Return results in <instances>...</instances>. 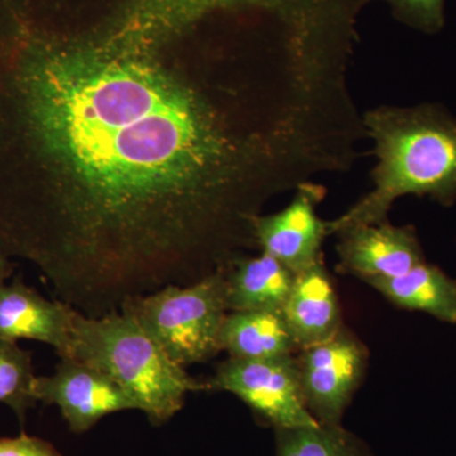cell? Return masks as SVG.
Here are the masks:
<instances>
[{
	"instance_id": "obj_11",
	"label": "cell",
	"mask_w": 456,
	"mask_h": 456,
	"mask_svg": "<svg viewBox=\"0 0 456 456\" xmlns=\"http://www.w3.org/2000/svg\"><path fill=\"white\" fill-rule=\"evenodd\" d=\"M281 314L302 350L340 331V305L323 260L297 273Z\"/></svg>"
},
{
	"instance_id": "obj_4",
	"label": "cell",
	"mask_w": 456,
	"mask_h": 456,
	"mask_svg": "<svg viewBox=\"0 0 456 456\" xmlns=\"http://www.w3.org/2000/svg\"><path fill=\"white\" fill-rule=\"evenodd\" d=\"M127 312L182 368L215 358L221 349V330L228 314L226 269L196 283L167 285L123 303Z\"/></svg>"
},
{
	"instance_id": "obj_13",
	"label": "cell",
	"mask_w": 456,
	"mask_h": 456,
	"mask_svg": "<svg viewBox=\"0 0 456 456\" xmlns=\"http://www.w3.org/2000/svg\"><path fill=\"white\" fill-rule=\"evenodd\" d=\"M365 281L398 307L456 323V279L426 261L398 277Z\"/></svg>"
},
{
	"instance_id": "obj_5",
	"label": "cell",
	"mask_w": 456,
	"mask_h": 456,
	"mask_svg": "<svg viewBox=\"0 0 456 456\" xmlns=\"http://www.w3.org/2000/svg\"><path fill=\"white\" fill-rule=\"evenodd\" d=\"M207 386L232 393L275 430L320 425L305 406L298 360L293 355L270 359L230 356Z\"/></svg>"
},
{
	"instance_id": "obj_18",
	"label": "cell",
	"mask_w": 456,
	"mask_h": 456,
	"mask_svg": "<svg viewBox=\"0 0 456 456\" xmlns=\"http://www.w3.org/2000/svg\"><path fill=\"white\" fill-rule=\"evenodd\" d=\"M0 456L62 455L49 441L22 432L14 437H0Z\"/></svg>"
},
{
	"instance_id": "obj_8",
	"label": "cell",
	"mask_w": 456,
	"mask_h": 456,
	"mask_svg": "<svg viewBox=\"0 0 456 456\" xmlns=\"http://www.w3.org/2000/svg\"><path fill=\"white\" fill-rule=\"evenodd\" d=\"M325 191L314 182L303 183L284 209L255 217V242L263 253L281 261L294 274L323 260L322 244L329 230L327 222L317 215V206Z\"/></svg>"
},
{
	"instance_id": "obj_14",
	"label": "cell",
	"mask_w": 456,
	"mask_h": 456,
	"mask_svg": "<svg viewBox=\"0 0 456 456\" xmlns=\"http://www.w3.org/2000/svg\"><path fill=\"white\" fill-rule=\"evenodd\" d=\"M221 349L231 358L270 359L298 349L283 314L269 311H231L221 330Z\"/></svg>"
},
{
	"instance_id": "obj_6",
	"label": "cell",
	"mask_w": 456,
	"mask_h": 456,
	"mask_svg": "<svg viewBox=\"0 0 456 456\" xmlns=\"http://www.w3.org/2000/svg\"><path fill=\"white\" fill-rule=\"evenodd\" d=\"M297 360L303 398L311 415L320 425H341L364 377L367 347L342 327L330 340L303 349Z\"/></svg>"
},
{
	"instance_id": "obj_9",
	"label": "cell",
	"mask_w": 456,
	"mask_h": 456,
	"mask_svg": "<svg viewBox=\"0 0 456 456\" xmlns=\"http://www.w3.org/2000/svg\"><path fill=\"white\" fill-rule=\"evenodd\" d=\"M336 248L344 272L362 281L395 278L425 263L424 251L412 226L388 221L362 224L338 233Z\"/></svg>"
},
{
	"instance_id": "obj_3",
	"label": "cell",
	"mask_w": 456,
	"mask_h": 456,
	"mask_svg": "<svg viewBox=\"0 0 456 456\" xmlns=\"http://www.w3.org/2000/svg\"><path fill=\"white\" fill-rule=\"evenodd\" d=\"M69 359L106 374L155 426L173 419L184 406L188 393L208 388L171 362L122 310L101 317L75 312Z\"/></svg>"
},
{
	"instance_id": "obj_15",
	"label": "cell",
	"mask_w": 456,
	"mask_h": 456,
	"mask_svg": "<svg viewBox=\"0 0 456 456\" xmlns=\"http://www.w3.org/2000/svg\"><path fill=\"white\" fill-rule=\"evenodd\" d=\"M275 456H371L341 425L278 428Z\"/></svg>"
},
{
	"instance_id": "obj_2",
	"label": "cell",
	"mask_w": 456,
	"mask_h": 456,
	"mask_svg": "<svg viewBox=\"0 0 456 456\" xmlns=\"http://www.w3.org/2000/svg\"><path fill=\"white\" fill-rule=\"evenodd\" d=\"M362 122L377 159L373 189L327 222L329 235L387 221L404 196L430 197L445 207L456 202V118L446 108L379 106L362 114Z\"/></svg>"
},
{
	"instance_id": "obj_12",
	"label": "cell",
	"mask_w": 456,
	"mask_h": 456,
	"mask_svg": "<svg viewBox=\"0 0 456 456\" xmlns=\"http://www.w3.org/2000/svg\"><path fill=\"white\" fill-rule=\"evenodd\" d=\"M296 274L270 255L239 256L226 269V302L231 311L283 312Z\"/></svg>"
},
{
	"instance_id": "obj_16",
	"label": "cell",
	"mask_w": 456,
	"mask_h": 456,
	"mask_svg": "<svg viewBox=\"0 0 456 456\" xmlns=\"http://www.w3.org/2000/svg\"><path fill=\"white\" fill-rule=\"evenodd\" d=\"M36 378L31 353L18 346L16 341L0 338V403L11 408L20 424L38 403L35 397Z\"/></svg>"
},
{
	"instance_id": "obj_17",
	"label": "cell",
	"mask_w": 456,
	"mask_h": 456,
	"mask_svg": "<svg viewBox=\"0 0 456 456\" xmlns=\"http://www.w3.org/2000/svg\"><path fill=\"white\" fill-rule=\"evenodd\" d=\"M395 20L416 31L435 35L445 26V0H380Z\"/></svg>"
},
{
	"instance_id": "obj_10",
	"label": "cell",
	"mask_w": 456,
	"mask_h": 456,
	"mask_svg": "<svg viewBox=\"0 0 456 456\" xmlns=\"http://www.w3.org/2000/svg\"><path fill=\"white\" fill-rule=\"evenodd\" d=\"M77 310L61 301H49L22 281L0 283V338L33 340L50 345L60 358H69Z\"/></svg>"
},
{
	"instance_id": "obj_19",
	"label": "cell",
	"mask_w": 456,
	"mask_h": 456,
	"mask_svg": "<svg viewBox=\"0 0 456 456\" xmlns=\"http://www.w3.org/2000/svg\"><path fill=\"white\" fill-rule=\"evenodd\" d=\"M8 274L7 261H5L4 255L0 251V281Z\"/></svg>"
},
{
	"instance_id": "obj_1",
	"label": "cell",
	"mask_w": 456,
	"mask_h": 456,
	"mask_svg": "<svg viewBox=\"0 0 456 456\" xmlns=\"http://www.w3.org/2000/svg\"><path fill=\"white\" fill-rule=\"evenodd\" d=\"M7 90L31 180L0 244L88 317L226 269L316 171L277 74L222 45L28 29Z\"/></svg>"
},
{
	"instance_id": "obj_7",
	"label": "cell",
	"mask_w": 456,
	"mask_h": 456,
	"mask_svg": "<svg viewBox=\"0 0 456 456\" xmlns=\"http://www.w3.org/2000/svg\"><path fill=\"white\" fill-rule=\"evenodd\" d=\"M60 359L55 373L36 378L35 397L59 408L74 434L92 430L112 413L137 410L130 395L106 374L75 359Z\"/></svg>"
}]
</instances>
